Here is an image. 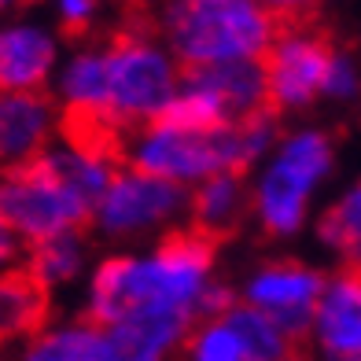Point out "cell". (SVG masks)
Masks as SVG:
<instances>
[{
  "label": "cell",
  "mask_w": 361,
  "mask_h": 361,
  "mask_svg": "<svg viewBox=\"0 0 361 361\" xmlns=\"http://www.w3.org/2000/svg\"><path fill=\"white\" fill-rule=\"evenodd\" d=\"M44 324V288L30 273H0V343L34 336Z\"/></svg>",
  "instance_id": "cell-18"
},
{
  "label": "cell",
  "mask_w": 361,
  "mask_h": 361,
  "mask_svg": "<svg viewBox=\"0 0 361 361\" xmlns=\"http://www.w3.org/2000/svg\"><path fill=\"white\" fill-rule=\"evenodd\" d=\"M276 140H281V126H276L273 107L221 126H185L173 118H155L129 129L126 162L195 188L210 173H247L273 152Z\"/></svg>",
  "instance_id": "cell-2"
},
{
  "label": "cell",
  "mask_w": 361,
  "mask_h": 361,
  "mask_svg": "<svg viewBox=\"0 0 361 361\" xmlns=\"http://www.w3.org/2000/svg\"><path fill=\"white\" fill-rule=\"evenodd\" d=\"M276 15L262 0H166L162 41L185 67L233 59H266L276 37Z\"/></svg>",
  "instance_id": "cell-3"
},
{
  "label": "cell",
  "mask_w": 361,
  "mask_h": 361,
  "mask_svg": "<svg viewBox=\"0 0 361 361\" xmlns=\"http://www.w3.org/2000/svg\"><path fill=\"white\" fill-rule=\"evenodd\" d=\"M357 96H361V63L350 52L332 48V59H328V71H324V100L350 104Z\"/></svg>",
  "instance_id": "cell-20"
},
{
  "label": "cell",
  "mask_w": 361,
  "mask_h": 361,
  "mask_svg": "<svg viewBox=\"0 0 361 361\" xmlns=\"http://www.w3.org/2000/svg\"><path fill=\"white\" fill-rule=\"evenodd\" d=\"M15 4H19V0H0V15H4V11H11Z\"/></svg>",
  "instance_id": "cell-25"
},
{
  "label": "cell",
  "mask_w": 361,
  "mask_h": 361,
  "mask_svg": "<svg viewBox=\"0 0 361 361\" xmlns=\"http://www.w3.org/2000/svg\"><path fill=\"white\" fill-rule=\"evenodd\" d=\"M52 89H56V104L78 126H104L107 92H111L107 48H78V52L63 56L52 78Z\"/></svg>",
  "instance_id": "cell-14"
},
{
  "label": "cell",
  "mask_w": 361,
  "mask_h": 361,
  "mask_svg": "<svg viewBox=\"0 0 361 361\" xmlns=\"http://www.w3.org/2000/svg\"><path fill=\"white\" fill-rule=\"evenodd\" d=\"M192 214V188L140 166H118L96 200L92 225L104 240H144L173 228Z\"/></svg>",
  "instance_id": "cell-7"
},
{
  "label": "cell",
  "mask_w": 361,
  "mask_h": 361,
  "mask_svg": "<svg viewBox=\"0 0 361 361\" xmlns=\"http://www.w3.org/2000/svg\"><path fill=\"white\" fill-rule=\"evenodd\" d=\"M0 210L26 247L92 225L96 200L85 195L44 152L0 170Z\"/></svg>",
  "instance_id": "cell-5"
},
{
  "label": "cell",
  "mask_w": 361,
  "mask_h": 361,
  "mask_svg": "<svg viewBox=\"0 0 361 361\" xmlns=\"http://www.w3.org/2000/svg\"><path fill=\"white\" fill-rule=\"evenodd\" d=\"M26 361H122V354L107 328L85 317L37 328L26 343Z\"/></svg>",
  "instance_id": "cell-15"
},
{
  "label": "cell",
  "mask_w": 361,
  "mask_h": 361,
  "mask_svg": "<svg viewBox=\"0 0 361 361\" xmlns=\"http://www.w3.org/2000/svg\"><path fill=\"white\" fill-rule=\"evenodd\" d=\"M295 339L251 302H233L214 317H200L185 343L192 361H284Z\"/></svg>",
  "instance_id": "cell-8"
},
{
  "label": "cell",
  "mask_w": 361,
  "mask_h": 361,
  "mask_svg": "<svg viewBox=\"0 0 361 361\" xmlns=\"http://www.w3.org/2000/svg\"><path fill=\"white\" fill-rule=\"evenodd\" d=\"M266 8H273L276 15H306V11H314L321 0H262Z\"/></svg>",
  "instance_id": "cell-24"
},
{
  "label": "cell",
  "mask_w": 361,
  "mask_h": 361,
  "mask_svg": "<svg viewBox=\"0 0 361 361\" xmlns=\"http://www.w3.org/2000/svg\"><path fill=\"white\" fill-rule=\"evenodd\" d=\"M247 210H251V185L243 180L240 170L210 173L192 188V221L210 236L228 233Z\"/></svg>",
  "instance_id": "cell-16"
},
{
  "label": "cell",
  "mask_w": 361,
  "mask_h": 361,
  "mask_svg": "<svg viewBox=\"0 0 361 361\" xmlns=\"http://www.w3.org/2000/svg\"><path fill=\"white\" fill-rule=\"evenodd\" d=\"M107 114L104 126L111 129H137L166 114L185 78V63L173 56L166 41L122 34L107 44Z\"/></svg>",
  "instance_id": "cell-6"
},
{
  "label": "cell",
  "mask_w": 361,
  "mask_h": 361,
  "mask_svg": "<svg viewBox=\"0 0 361 361\" xmlns=\"http://www.w3.org/2000/svg\"><path fill=\"white\" fill-rule=\"evenodd\" d=\"M59 137V107L44 89H0V170L37 159Z\"/></svg>",
  "instance_id": "cell-11"
},
{
  "label": "cell",
  "mask_w": 361,
  "mask_h": 361,
  "mask_svg": "<svg viewBox=\"0 0 361 361\" xmlns=\"http://www.w3.org/2000/svg\"><path fill=\"white\" fill-rule=\"evenodd\" d=\"M210 284V233H170L147 251L104 258L89 276L85 314L111 332L122 361H166L185 350Z\"/></svg>",
  "instance_id": "cell-1"
},
{
  "label": "cell",
  "mask_w": 361,
  "mask_h": 361,
  "mask_svg": "<svg viewBox=\"0 0 361 361\" xmlns=\"http://www.w3.org/2000/svg\"><path fill=\"white\" fill-rule=\"evenodd\" d=\"M324 281L328 276H321L314 266H306V262H266V266H258L247 276V284H243V302H251L262 314H269L295 343H299V339H310Z\"/></svg>",
  "instance_id": "cell-10"
},
{
  "label": "cell",
  "mask_w": 361,
  "mask_h": 361,
  "mask_svg": "<svg viewBox=\"0 0 361 361\" xmlns=\"http://www.w3.org/2000/svg\"><path fill=\"white\" fill-rule=\"evenodd\" d=\"M23 247H26V243H23L19 236H15V228L8 225L4 210H0V273H4V269H11L15 262H19Z\"/></svg>",
  "instance_id": "cell-22"
},
{
  "label": "cell",
  "mask_w": 361,
  "mask_h": 361,
  "mask_svg": "<svg viewBox=\"0 0 361 361\" xmlns=\"http://www.w3.org/2000/svg\"><path fill=\"white\" fill-rule=\"evenodd\" d=\"M89 266V247L81 233H63L52 240H41V243H30V258H26V273L44 288V291H56V288H67L74 281L85 276Z\"/></svg>",
  "instance_id": "cell-17"
},
{
  "label": "cell",
  "mask_w": 361,
  "mask_h": 361,
  "mask_svg": "<svg viewBox=\"0 0 361 361\" xmlns=\"http://www.w3.org/2000/svg\"><path fill=\"white\" fill-rule=\"evenodd\" d=\"M236 299H233V291H228L225 284H210L207 291H203V302H200V317H214V314H221V310H228Z\"/></svg>",
  "instance_id": "cell-23"
},
{
  "label": "cell",
  "mask_w": 361,
  "mask_h": 361,
  "mask_svg": "<svg viewBox=\"0 0 361 361\" xmlns=\"http://www.w3.org/2000/svg\"><path fill=\"white\" fill-rule=\"evenodd\" d=\"M63 59L59 34L37 19H0V89H48Z\"/></svg>",
  "instance_id": "cell-12"
},
{
  "label": "cell",
  "mask_w": 361,
  "mask_h": 361,
  "mask_svg": "<svg viewBox=\"0 0 361 361\" xmlns=\"http://www.w3.org/2000/svg\"><path fill=\"white\" fill-rule=\"evenodd\" d=\"M332 59V44L321 34L302 26L276 30L266 59V89H269V107L273 111H306L324 96V71Z\"/></svg>",
  "instance_id": "cell-9"
},
{
  "label": "cell",
  "mask_w": 361,
  "mask_h": 361,
  "mask_svg": "<svg viewBox=\"0 0 361 361\" xmlns=\"http://www.w3.org/2000/svg\"><path fill=\"white\" fill-rule=\"evenodd\" d=\"M317 243L339 255L347 266L361 269V180H354L336 200V207H328L317 218Z\"/></svg>",
  "instance_id": "cell-19"
},
{
  "label": "cell",
  "mask_w": 361,
  "mask_h": 361,
  "mask_svg": "<svg viewBox=\"0 0 361 361\" xmlns=\"http://www.w3.org/2000/svg\"><path fill=\"white\" fill-rule=\"evenodd\" d=\"M314 350L328 361H361V269L350 266L324 281L310 328Z\"/></svg>",
  "instance_id": "cell-13"
},
{
  "label": "cell",
  "mask_w": 361,
  "mask_h": 361,
  "mask_svg": "<svg viewBox=\"0 0 361 361\" xmlns=\"http://www.w3.org/2000/svg\"><path fill=\"white\" fill-rule=\"evenodd\" d=\"M56 8V19L63 30H89L96 23V15H100V0H52Z\"/></svg>",
  "instance_id": "cell-21"
},
{
  "label": "cell",
  "mask_w": 361,
  "mask_h": 361,
  "mask_svg": "<svg viewBox=\"0 0 361 361\" xmlns=\"http://www.w3.org/2000/svg\"><path fill=\"white\" fill-rule=\"evenodd\" d=\"M336 170V144L317 126L291 129L258 162L251 180V214L266 236L288 240L306 228L310 207Z\"/></svg>",
  "instance_id": "cell-4"
}]
</instances>
